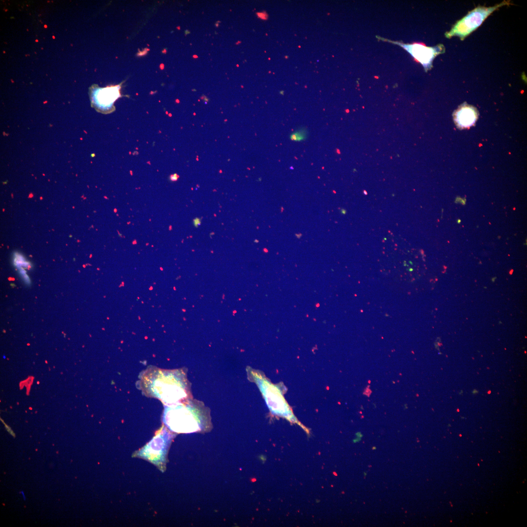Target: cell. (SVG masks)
I'll return each instance as SVG.
<instances>
[{"instance_id": "cell-1", "label": "cell", "mask_w": 527, "mask_h": 527, "mask_svg": "<svg viewBox=\"0 0 527 527\" xmlns=\"http://www.w3.org/2000/svg\"><path fill=\"white\" fill-rule=\"evenodd\" d=\"M139 386L148 397L170 405L192 398L190 384L182 368L168 370L150 367L142 372Z\"/></svg>"}, {"instance_id": "cell-2", "label": "cell", "mask_w": 527, "mask_h": 527, "mask_svg": "<svg viewBox=\"0 0 527 527\" xmlns=\"http://www.w3.org/2000/svg\"><path fill=\"white\" fill-rule=\"evenodd\" d=\"M162 422L169 430L177 433L207 431L212 427L209 408L192 398L164 405Z\"/></svg>"}, {"instance_id": "cell-3", "label": "cell", "mask_w": 527, "mask_h": 527, "mask_svg": "<svg viewBox=\"0 0 527 527\" xmlns=\"http://www.w3.org/2000/svg\"><path fill=\"white\" fill-rule=\"evenodd\" d=\"M249 379L255 382L262 393L272 413L295 422L296 419L285 400L280 388L272 384L260 372L251 368L247 369Z\"/></svg>"}, {"instance_id": "cell-4", "label": "cell", "mask_w": 527, "mask_h": 527, "mask_svg": "<svg viewBox=\"0 0 527 527\" xmlns=\"http://www.w3.org/2000/svg\"><path fill=\"white\" fill-rule=\"evenodd\" d=\"M175 435L164 425L144 446L134 452L133 457L145 460L162 472L166 469L168 449Z\"/></svg>"}, {"instance_id": "cell-5", "label": "cell", "mask_w": 527, "mask_h": 527, "mask_svg": "<svg viewBox=\"0 0 527 527\" xmlns=\"http://www.w3.org/2000/svg\"><path fill=\"white\" fill-rule=\"evenodd\" d=\"M510 4L509 0H504L492 7L479 6L476 7L457 21L450 31L445 33L446 37L451 38L453 36H456L458 37L461 40H464L466 37L480 26L492 12L502 6H508Z\"/></svg>"}, {"instance_id": "cell-6", "label": "cell", "mask_w": 527, "mask_h": 527, "mask_svg": "<svg viewBox=\"0 0 527 527\" xmlns=\"http://www.w3.org/2000/svg\"><path fill=\"white\" fill-rule=\"evenodd\" d=\"M121 84L101 88L97 85L89 89L91 105L97 111L107 114L115 110L114 102L121 97Z\"/></svg>"}, {"instance_id": "cell-7", "label": "cell", "mask_w": 527, "mask_h": 527, "mask_svg": "<svg viewBox=\"0 0 527 527\" xmlns=\"http://www.w3.org/2000/svg\"><path fill=\"white\" fill-rule=\"evenodd\" d=\"M400 44L407 51L415 60L422 64L426 72L432 67L433 60L438 55L443 53L445 48L443 44H439L434 47H427L422 43H414L411 44Z\"/></svg>"}, {"instance_id": "cell-8", "label": "cell", "mask_w": 527, "mask_h": 527, "mask_svg": "<svg viewBox=\"0 0 527 527\" xmlns=\"http://www.w3.org/2000/svg\"><path fill=\"white\" fill-rule=\"evenodd\" d=\"M478 118L476 108L467 103L463 104L456 110L454 115L456 124L460 128H467L472 126Z\"/></svg>"}, {"instance_id": "cell-9", "label": "cell", "mask_w": 527, "mask_h": 527, "mask_svg": "<svg viewBox=\"0 0 527 527\" xmlns=\"http://www.w3.org/2000/svg\"><path fill=\"white\" fill-rule=\"evenodd\" d=\"M308 136L307 129L303 127L292 132L289 136V139L293 141L302 142L305 140Z\"/></svg>"}, {"instance_id": "cell-10", "label": "cell", "mask_w": 527, "mask_h": 527, "mask_svg": "<svg viewBox=\"0 0 527 527\" xmlns=\"http://www.w3.org/2000/svg\"><path fill=\"white\" fill-rule=\"evenodd\" d=\"M257 15L258 17L263 20H266L267 18V15L265 13H257Z\"/></svg>"}, {"instance_id": "cell-11", "label": "cell", "mask_w": 527, "mask_h": 527, "mask_svg": "<svg viewBox=\"0 0 527 527\" xmlns=\"http://www.w3.org/2000/svg\"><path fill=\"white\" fill-rule=\"evenodd\" d=\"M179 177V176L178 174H174L170 175V180L173 182L176 181L178 179Z\"/></svg>"}, {"instance_id": "cell-12", "label": "cell", "mask_w": 527, "mask_h": 527, "mask_svg": "<svg viewBox=\"0 0 527 527\" xmlns=\"http://www.w3.org/2000/svg\"><path fill=\"white\" fill-rule=\"evenodd\" d=\"M193 223L196 227L198 226L201 224V220L198 218L194 219Z\"/></svg>"}, {"instance_id": "cell-13", "label": "cell", "mask_w": 527, "mask_h": 527, "mask_svg": "<svg viewBox=\"0 0 527 527\" xmlns=\"http://www.w3.org/2000/svg\"><path fill=\"white\" fill-rule=\"evenodd\" d=\"M20 493H21L22 494V496H23V499H24V500H26V497H25V495H24V493H23V492L22 491H21L20 492Z\"/></svg>"}, {"instance_id": "cell-14", "label": "cell", "mask_w": 527, "mask_h": 527, "mask_svg": "<svg viewBox=\"0 0 527 527\" xmlns=\"http://www.w3.org/2000/svg\"><path fill=\"white\" fill-rule=\"evenodd\" d=\"M460 222H461L460 220H458V223H460Z\"/></svg>"}, {"instance_id": "cell-15", "label": "cell", "mask_w": 527, "mask_h": 527, "mask_svg": "<svg viewBox=\"0 0 527 527\" xmlns=\"http://www.w3.org/2000/svg\"><path fill=\"white\" fill-rule=\"evenodd\" d=\"M239 43H241V41H239V42H236V44H239Z\"/></svg>"}]
</instances>
